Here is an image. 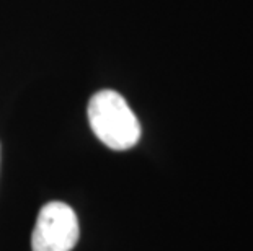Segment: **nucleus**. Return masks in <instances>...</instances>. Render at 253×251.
Listing matches in <instances>:
<instances>
[{
	"instance_id": "1",
	"label": "nucleus",
	"mask_w": 253,
	"mask_h": 251,
	"mask_svg": "<svg viewBox=\"0 0 253 251\" xmlns=\"http://www.w3.org/2000/svg\"><path fill=\"white\" fill-rule=\"evenodd\" d=\"M88 122L98 141L111 150H129L141 139L136 114L115 90H100L88 101Z\"/></svg>"
},
{
	"instance_id": "2",
	"label": "nucleus",
	"mask_w": 253,
	"mask_h": 251,
	"mask_svg": "<svg viewBox=\"0 0 253 251\" xmlns=\"http://www.w3.org/2000/svg\"><path fill=\"white\" fill-rule=\"evenodd\" d=\"M79 218L66 202H49L38 214L31 235L33 251H72L79 242Z\"/></svg>"
}]
</instances>
